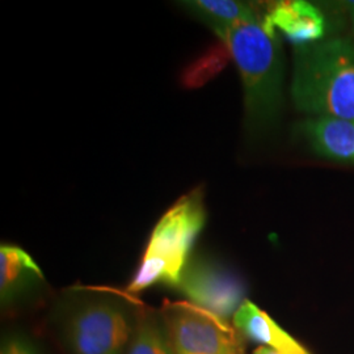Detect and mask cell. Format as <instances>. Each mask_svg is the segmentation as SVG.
Here are the masks:
<instances>
[{
	"instance_id": "cell-1",
	"label": "cell",
	"mask_w": 354,
	"mask_h": 354,
	"mask_svg": "<svg viewBox=\"0 0 354 354\" xmlns=\"http://www.w3.org/2000/svg\"><path fill=\"white\" fill-rule=\"evenodd\" d=\"M219 39L238 66L244 92L247 133L261 138L274 130L283 108V54L279 36L260 20L232 26Z\"/></svg>"
},
{
	"instance_id": "cell-2",
	"label": "cell",
	"mask_w": 354,
	"mask_h": 354,
	"mask_svg": "<svg viewBox=\"0 0 354 354\" xmlns=\"http://www.w3.org/2000/svg\"><path fill=\"white\" fill-rule=\"evenodd\" d=\"M291 99L307 117L354 121V39L329 38L295 48Z\"/></svg>"
},
{
	"instance_id": "cell-3",
	"label": "cell",
	"mask_w": 354,
	"mask_h": 354,
	"mask_svg": "<svg viewBox=\"0 0 354 354\" xmlns=\"http://www.w3.org/2000/svg\"><path fill=\"white\" fill-rule=\"evenodd\" d=\"M205 222L203 189L198 187L177 200L152 230L140 266L127 288V294H138L155 285L177 289Z\"/></svg>"
},
{
	"instance_id": "cell-4",
	"label": "cell",
	"mask_w": 354,
	"mask_h": 354,
	"mask_svg": "<svg viewBox=\"0 0 354 354\" xmlns=\"http://www.w3.org/2000/svg\"><path fill=\"white\" fill-rule=\"evenodd\" d=\"M131 307L108 292L75 298L62 319L70 354H127L137 327Z\"/></svg>"
},
{
	"instance_id": "cell-5",
	"label": "cell",
	"mask_w": 354,
	"mask_h": 354,
	"mask_svg": "<svg viewBox=\"0 0 354 354\" xmlns=\"http://www.w3.org/2000/svg\"><path fill=\"white\" fill-rule=\"evenodd\" d=\"M163 322L172 354H244L238 329L190 302H167Z\"/></svg>"
},
{
	"instance_id": "cell-6",
	"label": "cell",
	"mask_w": 354,
	"mask_h": 354,
	"mask_svg": "<svg viewBox=\"0 0 354 354\" xmlns=\"http://www.w3.org/2000/svg\"><path fill=\"white\" fill-rule=\"evenodd\" d=\"M177 289L190 304L225 320L234 317L245 301L241 279L226 266L206 257L189 260Z\"/></svg>"
},
{
	"instance_id": "cell-7",
	"label": "cell",
	"mask_w": 354,
	"mask_h": 354,
	"mask_svg": "<svg viewBox=\"0 0 354 354\" xmlns=\"http://www.w3.org/2000/svg\"><path fill=\"white\" fill-rule=\"evenodd\" d=\"M268 33L289 39L295 48L324 41L326 16L320 8L304 0H281L269 6L260 20Z\"/></svg>"
},
{
	"instance_id": "cell-8",
	"label": "cell",
	"mask_w": 354,
	"mask_h": 354,
	"mask_svg": "<svg viewBox=\"0 0 354 354\" xmlns=\"http://www.w3.org/2000/svg\"><path fill=\"white\" fill-rule=\"evenodd\" d=\"M297 134L319 158L354 165V121L336 117H306Z\"/></svg>"
},
{
	"instance_id": "cell-9",
	"label": "cell",
	"mask_w": 354,
	"mask_h": 354,
	"mask_svg": "<svg viewBox=\"0 0 354 354\" xmlns=\"http://www.w3.org/2000/svg\"><path fill=\"white\" fill-rule=\"evenodd\" d=\"M234 326L251 342L272 348L281 354H310L266 311L247 299L235 313Z\"/></svg>"
},
{
	"instance_id": "cell-10",
	"label": "cell",
	"mask_w": 354,
	"mask_h": 354,
	"mask_svg": "<svg viewBox=\"0 0 354 354\" xmlns=\"http://www.w3.org/2000/svg\"><path fill=\"white\" fill-rule=\"evenodd\" d=\"M41 268L23 248L11 244L0 247V299L8 304L44 282Z\"/></svg>"
},
{
	"instance_id": "cell-11",
	"label": "cell",
	"mask_w": 354,
	"mask_h": 354,
	"mask_svg": "<svg viewBox=\"0 0 354 354\" xmlns=\"http://www.w3.org/2000/svg\"><path fill=\"white\" fill-rule=\"evenodd\" d=\"M184 7L218 37L223 36L232 26L259 20L252 6L235 0H192L185 1Z\"/></svg>"
},
{
	"instance_id": "cell-12",
	"label": "cell",
	"mask_w": 354,
	"mask_h": 354,
	"mask_svg": "<svg viewBox=\"0 0 354 354\" xmlns=\"http://www.w3.org/2000/svg\"><path fill=\"white\" fill-rule=\"evenodd\" d=\"M127 354H172L165 322L153 314L140 317Z\"/></svg>"
},
{
	"instance_id": "cell-13",
	"label": "cell",
	"mask_w": 354,
	"mask_h": 354,
	"mask_svg": "<svg viewBox=\"0 0 354 354\" xmlns=\"http://www.w3.org/2000/svg\"><path fill=\"white\" fill-rule=\"evenodd\" d=\"M228 55L230 53L227 48L222 42L219 48L207 51L203 58H200L197 62H193L189 68L185 71L184 83L189 87L201 86L225 66Z\"/></svg>"
},
{
	"instance_id": "cell-14",
	"label": "cell",
	"mask_w": 354,
	"mask_h": 354,
	"mask_svg": "<svg viewBox=\"0 0 354 354\" xmlns=\"http://www.w3.org/2000/svg\"><path fill=\"white\" fill-rule=\"evenodd\" d=\"M0 354H41L36 345L21 333L7 335L0 348Z\"/></svg>"
},
{
	"instance_id": "cell-15",
	"label": "cell",
	"mask_w": 354,
	"mask_h": 354,
	"mask_svg": "<svg viewBox=\"0 0 354 354\" xmlns=\"http://www.w3.org/2000/svg\"><path fill=\"white\" fill-rule=\"evenodd\" d=\"M342 6H344V8L346 10V13H348V16H349V19H351L352 29H353L354 32V0L344 1V3H342Z\"/></svg>"
},
{
	"instance_id": "cell-16",
	"label": "cell",
	"mask_w": 354,
	"mask_h": 354,
	"mask_svg": "<svg viewBox=\"0 0 354 354\" xmlns=\"http://www.w3.org/2000/svg\"><path fill=\"white\" fill-rule=\"evenodd\" d=\"M253 354H281L277 351H274V349H272V348H268V346H260V348H257L256 351H254V353Z\"/></svg>"
}]
</instances>
